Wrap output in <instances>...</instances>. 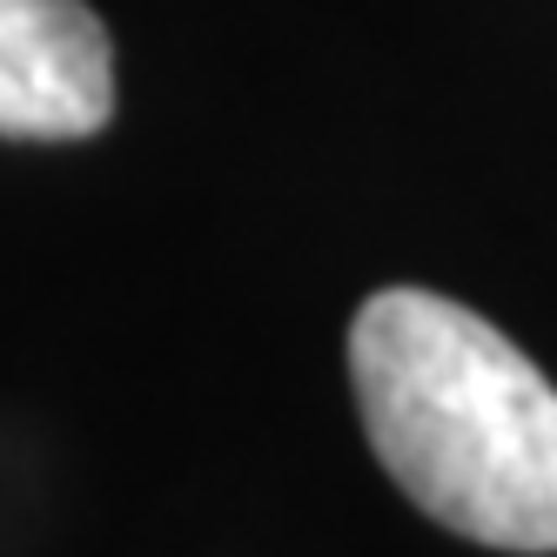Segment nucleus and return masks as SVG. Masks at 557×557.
I'll return each instance as SVG.
<instances>
[{
  "instance_id": "1",
  "label": "nucleus",
  "mask_w": 557,
  "mask_h": 557,
  "mask_svg": "<svg viewBox=\"0 0 557 557\" xmlns=\"http://www.w3.org/2000/svg\"><path fill=\"white\" fill-rule=\"evenodd\" d=\"M349 383L417 510L491 550H557V389L497 323L383 289L349 323Z\"/></svg>"
},
{
  "instance_id": "2",
  "label": "nucleus",
  "mask_w": 557,
  "mask_h": 557,
  "mask_svg": "<svg viewBox=\"0 0 557 557\" xmlns=\"http://www.w3.org/2000/svg\"><path fill=\"white\" fill-rule=\"evenodd\" d=\"M108 122V27L82 0H0V141H82Z\"/></svg>"
}]
</instances>
